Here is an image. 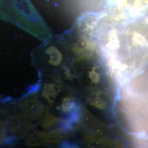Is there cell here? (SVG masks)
Returning <instances> with one entry per match:
<instances>
[{
	"label": "cell",
	"instance_id": "6da1fadb",
	"mask_svg": "<svg viewBox=\"0 0 148 148\" xmlns=\"http://www.w3.org/2000/svg\"><path fill=\"white\" fill-rule=\"evenodd\" d=\"M19 104L21 115L31 121L40 120L48 114V109L41 103L37 93L31 94L22 98Z\"/></svg>",
	"mask_w": 148,
	"mask_h": 148
},
{
	"label": "cell",
	"instance_id": "7a4b0ae2",
	"mask_svg": "<svg viewBox=\"0 0 148 148\" xmlns=\"http://www.w3.org/2000/svg\"><path fill=\"white\" fill-rule=\"evenodd\" d=\"M30 121L20 114L8 115L6 122L10 131L18 138L22 139L26 136L27 125Z\"/></svg>",
	"mask_w": 148,
	"mask_h": 148
},
{
	"label": "cell",
	"instance_id": "3957f363",
	"mask_svg": "<svg viewBox=\"0 0 148 148\" xmlns=\"http://www.w3.org/2000/svg\"><path fill=\"white\" fill-rule=\"evenodd\" d=\"M26 145L34 147L46 144V132L39 130L36 124L29 122L26 130Z\"/></svg>",
	"mask_w": 148,
	"mask_h": 148
},
{
	"label": "cell",
	"instance_id": "277c9868",
	"mask_svg": "<svg viewBox=\"0 0 148 148\" xmlns=\"http://www.w3.org/2000/svg\"><path fill=\"white\" fill-rule=\"evenodd\" d=\"M69 134L63 128H56L46 132V144H55L68 138Z\"/></svg>",
	"mask_w": 148,
	"mask_h": 148
},
{
	"label": "cell",
	"instance_id": "5b68a950",
	"mask_svg": "<svg viewBox=\"0 0 148 148\" xmlns=\"http://www.w3.org/2000/svg\"><path fill=\"white\" fill-rule=\"evenodd\" d=\"M59 90L55 83H46L42 88V97L48 101L49 105H51L58 95Z\"/></svg>",
	"mask_w": 148,
	"mask_h": 148
},
{
	"label": "cell",
	"instance_id": "8992f818",
	"mask_svg": "<svg viewBox=\"0 0 148 148\" xmlns=\"http://www.w3.org/2000/svg\"><path fill=\"white\" fill-rule=\"evenodd\" d=\"M62 120L51 114H49L39 120L38 124L45 129H49L61 123Z\"/></svg>",
	"mask_w": 148,
	"mask_h": 148
},
{
	"label": "cell",
	"instance_id": "52a82bcc",
	"mask_svg": "<svg viewBox=\"0 0 148 148\" xmlns=\"http://www.w3.org/2000/svg\"><path fill=\"white\" fill-rule=\"evenodd\" d=\"M48 55L49 63L51 66H57L60 65L62 61V56L58 49L55 48H49L47 51Z\"/></svg>",
	"mask_w": 148,
	"mask_h": 148
},
{
	"label": "cell",
	"instance_id": "ba28073f",
	"mask_svg": "<svg viewBox=\"0 0 148 148\" xmlns=\"http://www.w3.org/2000/svg\"><path fill=\"white\" fill-rule=\"evenodd\" d=\"M75 106L73 101L69 97H65L62 100L61 108H59L63 112L67 113L71 110Z\"/></svg>",
	"mask_w": 148,
	"mask_h": 148
},
{
	"label": "cell",
	"instance_id": "9c48e42d",
	"mask_svg": "<svg viewBox=\"0 0 148 148\" xmlns=\"http://www.w3.org/2000/svg\"><path fill=\"white\" fill-rule=\"evenodd\" d=\"M41 87L40 81L32 85H30L27 88V91L25 94L22 95L21 98H23L26 96L34 93H38Z\"/></svg>",
	"mask_w": 148,
	"mask_h": 148
},
{
	"label": "cell",
	"instance_id": "30bf717a",
	"mask_svg": "<svg viewBox=\"0 0 148 148\" xmlns=\"http://www.w3.org/2000/svg\"><path fill=\"white\" fill-rule=\"evenodd\" d=\"M60 147L62 148H71L77 147V146L73 143H69V142H64L60 143L59 145Z\"/></svg>",
	"mask_w": 148,
	"mask_h": 148
},
{
	"label": "cell",
	"instance_id": "8fae6325",
	"mask_svg": "<svg viewBox=\"0 0 148 148\" xmlns=\"http://www.w3.org/2000/svg\"><path fill=\"white\" fill-rule=\"evenodd\" d=\"M6 127V122L0 118V132H5Z\"/></svg>",
	"mask_w": 148,
	"mask_h": 148
}]
</instances>
